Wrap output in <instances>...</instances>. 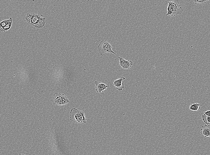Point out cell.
<instances>
[{
	"label": "cell",
	"instance_id": "1",
	"mask_svg": "<svg viewBox=\"0 0 210 155\" xmlns=\"http://www.w3.org/2000/svg\"><path fill=\"white\" fill-rule=\"evenodd\" d=\"M25 18L28 24L36 28H43L45 27V18H42L38 14L28 13Z\"/></svg>",
	"mask_w": 210,
	"mask_h": 155
},
{
	"label": "cell",
	"instance_id": "2",
	"mask_svg": "<svg viewBox=\"0 0 210 155\" xmlns=\"http://www.w3.org/2000/svg\"><path fill=\"white\" fill-rule=\"evenodd\" d=\"M167 13L166 15L169 16H175L181 14L183 9L179 4L178 0L168 1Z\"/></svg>",
	"mask_w": 210,
	"mask_h": 155
},
{
	"label": "cell",
	"instance_id": "3",
	"mask_svg": "<svg viewBox=\"0 0 210 155\" xmlns=\"http://www.w3.org/2000/svg\"><path fill=\"white\" fill-rule=\"evenodd\" d=\"M70 120L78 123L85 125L86 123L87 119L85 117L84 111L78 110L75 108L71 109L70 113Z\"/></svg>",
	"mask_w": 210,
	"mask_h": 155
},
{
	"label": "cell",
	"instance_id": "4",
	"mask_svg": "<svg viewBox=\"0 0 210 155\" xmlns=\"http://www.w3.org/2000/svg\"><path fill=\"white\" fill-rule=\"evenodd\" d=\"M99 52L100 55L104 53H112L117 56L112 49L111 45L106 40H103L100 41L98 46Z\"/></svg>",
	"mask_w": 210,
	"mask_h": 155
},
{
	"label": "cell",
	"instance_id": "5",
	"mask_svg": "<svg viewBox=\"0 0 210 155\" xmlns=\"http://www.w3.org/2000/svg\"><path fill=\"white\" fill-rule=\"evenodd\" d=\"M52 100L53 102L58 105H64L70 103L67 96L58 93L54 94Z\"/></svg>",
	"mask_w": 210,
	"mask_h": 155
},
{
	"label": "cell",
	"instance_id": "6",
	"mask_svg": "<svg viewBox=\"0 0 210 155\" xmlns=\"http://www.w3.org/2000/svg\"><path fill=\"white\" fill-rule=\"evenodd\" d=\"M119 60L120 67L124 69H129L133 65V62L130 60H126L122 57L117 56Z\"/></svg>",
	"mask_w": 210,
	"mask_h": 155
},
{
	"label": "cell",
	"instance_id": "7",
	"mask_svg": "<svg viewBox=\"0 0 210 155\" xmlns=\"http://www.w3.org/2000/svg\"><path fill=\"white\" fill-rule=\"evenodd\" d=\"M12 19L11 18L8 20H4L0 24V30L2 31L8 30L10 28L12 24Z\"/></svg>",
	"mask_w": 210,
	"mask_h": 155
},
{
	"label": "cell",
	"instance_id": "8",
	"mask_svg": "<svg viewBox=\"0 0 210 155\" xmlns=\"http://www.w3.org/2000/svg\"><path fill=\"white\" fill-rule=\"evenodd\" d=\"M125 79V78L124 77H121L118 79L115 80L112 84L118 91H122L123 89L124 88V84L122 83V82Z\"/></svg>",
	"mask_w": 210,
	"mask_h": 155
},
{
	"label": "cell",
	"instance_id": "9",
	"mask_svg": "<svg viewBox=\"0 0 210 155\" xmlns=\"http://www.w3.org/2000/svg\"><path fill=\"white\" fill-rule=\"evenodd\" d=\"M95 91L99 93L103 92L109 86L104 83L97 81H95Z\"/></svg>",
	"mask_w": 210,
	"mask_h": 155
},
{
	"label": "cell",
	"instance_id": "10",
	"mask_svg": "<svg viewBox=\"0 0 210 155\" xmlns=\"http://www.w3.org/2000/svg\"><path fill=\"white\" fill-rule=\"evenodd\" d=\"M200 134L206 138H209L210 137V125L206 124L204 125L203 126L201 129Z\"/></svg>",
	"mask_w": 210,
	"mask_h": 155
},
{
	"label": "cell",
	"instance_id": "11",
	"mask_svg": "<svg viewBox=\"0 0 210 155\" xmlns=\"http://www.w3.org/2000/svg\"><path fill=\"white\" fill-rule=\"evenodd\" d=\"M200 108V104L199 103L191 104L189 106V109L192 111H198Z\"/></svg>",
	"mask_w": 210,
	"mask_h": 155
},
{
	"label": "cell",
	"instance_id": "12",
	"mask_svg": "<svg viewBox=\"0 0 210 155\" xmlns=\"http://www.w3.org/2000/svg\"><path fill=\"white\" fill-rule=\"evenodd\" d=\"M202 120L203 122L207 125H209L210 123V117L204 114L202 116Z\"/></svg>",
	"mask_w": 210,
	"mask_h": 155
},
{
	"label": "cell",
	"instance_id": "13",
	"mask_svg": "<svg viewBox=\"0 0 210 155\" xmlns=\"http://www.w3.org/2000/svg\"><path fill=\"white\" fill-rule=\"evenodd\" d=\"M208 0H193L192 1L195 4H204L207 1H208Z\"/></svg>",
	"mask_w": 210,
	"mask_h": 155
},
{
	"label": "cell",
	"instance_id": "14",
	"mask_svg": "<svg viewBox=\"0 0 210 155\" xmlns=\"http://www.w3.org/2000/svg\"><path fill=\"white\" fill-rule=\"evenodd\" d=\"M204 114L205 115L210 117V110H208L204 112Z\"/></svg>",
	"mask_w": 210,
	"mask_h": 155
},
{
	"label": "cell",
	"instance_id": "15",
	"mask_svg": "<svg viewBox=\"0 0 210 155\" xmlns=\"http://www.w3.org/2000/svg\"><path fill=\"white\" fill-rule=\"evenodd\" d=\"M24 155V154H21L19 153V155Z\"/></svg>",
	"mask_w": 210,
	"mask_h": 155
}]
</instances>
